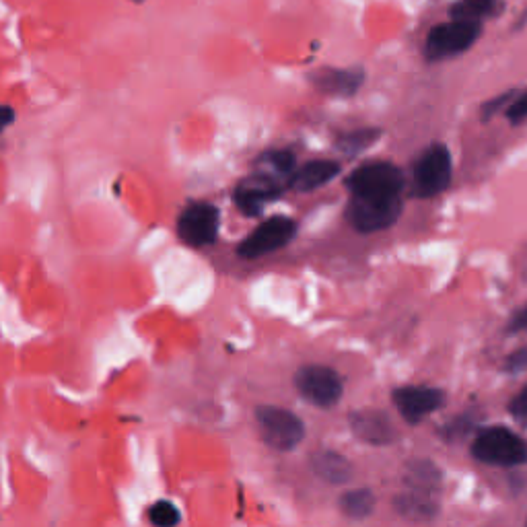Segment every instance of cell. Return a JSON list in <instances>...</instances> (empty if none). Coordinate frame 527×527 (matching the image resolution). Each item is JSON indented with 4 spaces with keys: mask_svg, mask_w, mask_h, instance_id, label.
<instances>
[{
    "mask_svg": "<svg viewBox=\"0 0 527 527\" xmlns=\"http://www.w3.org/2000/svg\"><path fill=\"white\" fill-rule=\"evenodd\" d=\"M451 155L445 145H431L423 151L412 169V194L416 198H433L449 188Z\"/></svg>",
    "mask_w": 527,
    "mask_h": 527,
    "instance_id": "cell-3",
    "label": "cell"
},
{
    "mask_svg": "<svg viewBox=\"0 0 527 527\" xmlns=\"http://www.w3.org/2000/svg\"><path fill=\"white\" fill-rule=\"evenodd\" d=\"M283 192V182H280L278 175L264 171V173H254L252 178L243 180L237 190H235V204L243 215L256 217L262 213V208L266 202L274 200Z\"/></svg>",
    "mask_w": 527,
    "mask_h": 527,
    "instance_id": "cell-11",
    "label": "cell"
},
{
    "mask_svg": "<svg viewBox=\"0 0 527 527\" xmlns=\"http://www.w3.org/2000/svg\"><path fill=\"white\" fill-rule=\"evenodd\" d=\"M525 527H527V523H525Z\"/></svg>",
    "mask_w": 527,
    "mask_h": 527,
    "instance_id": "cell-30",
    "label": "cell"
},
{
    "mask_svg": "<svg viewBox=\"0 0 527 527\" xmlns=\"http://www.w3.org/2000/svg\"><path fill=\"white\" fill-rule=\"evenodd\" d=\"M402 213V198L367 200L350 196L346 219L359 233H375L392 227Z\"/></svg>",
    "mask_w": 527,
    "mask_h": 527,
    "instance_id": "cell-7",
    "label": "cell"
},
{
    "mask_svg": "<svg viewBox=\"0 0 527 527\" xmlns=\"http://www.w3.org/2000/svg\"><path fill=\"white\" fill-rule=\"evenodd\" d=\"M507 118L511 124H521L527 120V91L517 93L513 103L507 108Z\"/></svg>",
    "mask_w": 527,
    "mask_h": 527,
    "instance_id": "cell-24",
    "label": "cell"
},
{
    "mask_svg": "<svg viewBox=\"0 0 527 527\" xmlns=\"http://www.w3.org/2000/svg\"><path fill=\"white\" fill-rule=\"evenodd\" d=\"M472 455L488 466L513 468L527 464V443L505 427H486L476 433Z\"/></svg>",
    "mask_w": 527,
    "mask_h": 527,
    "instance_id": "cell-2",
    "label": "cell"
},
{
    "mask_svg": "<svg viewBox=\"0 0 527 527\" xmlns=\"http://www.w3.org/2000/svg\"><path fill=\"white\" fill-rule=\"evenodd\" d=\"M480 38V25L466 21H447L435 25L425 42V56L431 62L447 60L466 52Z\"/></svg>",
    "mask_w": 527,
    "mask_h": 527,
    "instance_id": "cell-5",
    "label": "cell"
},
{
    "mask_svg": "<svg viewBox=\"0 0 527 527\" xmlns=\"http://www.w3.org/2000/svg\"><path fill=\"white\" fill-rule=\"evenodd\" d=\"M149 519L157 527H175L180 523V511L169 501H159L151 507Z\"/></svg>",
    "mask_w": 527,
    "mask_h": 527,
    "instance_id": "cell-22",
    "label": "cell"
},
{
    "mask_svg": "<svg viewBox=\"0 0 527 527\" xmlns=\"http://www.w3.org/2000/svg\"><path fill=\"white\" fill-rule=\"evenodd\" d=\"M509 412L519 425L527 427V385L509 402Z\"/></svg>",
    "mask_w": 527,
    "mask_h": 527,
    "instance_id": "cell-25",
    "label": "cell"
},
{
    "mask_svg": "<svg viewBox=\"0 0 527 527\" xmlns=\"http://www.w3.org/2000/svg\"><path fill=\"white\" fill-rule=\"evenodd\" d=\"M340 509L350 519H365L375 509V495L369 488L348 490V493L342 495L340 499Z\"/></svg>",
    "mask_w": 527,
    "mask_h": 527,
    "instance_id": "cell-19",
    "label": "cell"
},
{
    "mask_svg": "<svg viewBox=\"0 0 527 527\" xmlns=\"http://www.w3.org/2000/svg\"><path fill=\"white\" fill-rule=\"evenodd\" d=\"M527 369V348H519L507 359L505 371L507 373H521Z\"/></svg>",
    "mask_w": 527,
    "mask_h": 527,
    "instance_id": "cell-26",
    "label": "cell"
},
{
    "mask_svg": "<svg viewBox=\"0 0 527 527\" xmlns=\"http://www.w3.org/2000/svg\"><path fill=\"white\" fill-rule=\"evenodd\" d=\"M178 235L192 248L210 245L219 235V210L208 202H194L184 208L178 221Z\"/></svg>",
    "mask_w": 527,
    "mask_h": 527,
    "instance_id": "cell-9",
    "label": "cell"
},
{
    "mask_svg": "<svg viewBox=\"0 0 527 527\" xmlns=\"http://www.w3.org/2000/svg\"><path fill=\"white\" fill-rule=\"evenodd\" d=\"M295 233H297V223L293 219L272 217L245 237V241L237 248V254L245 260L262 258L289 245Z\"/></svg>",
    "mask_w": 527,
    "mask_h": 527,
    "instance_id": "cell-8",
    "label": "cell"
},
{
    "mask_svg": "<svg viewBox=\"0 0 527 527\" xmlns=\"http://www.w3.org/2000/svg\"><path fill=\"white\" fill-rule=\"evenodd\" d=\"M13 120H15V114L9 105H0V132H3L9 124H13Z\"/></svg>",
    "mask_w": 527,
    "mask_h": 527,
    "instance_id": "cell-29",
    "label": "cell"
},
{
    "mask_svg": "<svg viewBox=\"0 0 527 527\" xmlns=\"http://www.w3.org/2000/svg\"><path fill=\"white\" fill-rule=\"evenodd\" d=\"M338 173L340 165L336 161H309L293 171L289 186L297 192H313L332 182Z\"/></svg>",
    "mask_w": 527,
    "mask_h": 527,
    "instance_id": "cell-14",
    "label": "cell"
},
{
    "mask_svg": "<svg viewBox=\"0 0 527 527\" xmlns=\"http://www.w3.org/2000/svg\"><path fill=\"white\" fill-rule=\"evenodd\" d=\"M503 11V0H460L458 5L449 9V17L453 21L466 23H482L486 19H493Z\"/></svg>",
    "mask_w": 527,
    "mask_h": 527,
    "instance_id": "cell-17",
    "label": "cell"
},
{
    "mask_svg": "<svg viewBox=\"0 0 527 527\" xmlns=\"http://www.w3.org/2000/svg\"><path fill=\"white\" fill-rule=\"evenodd\" d=\"M406 488L416 490V493H425V495H437L441 488V472L435 464L420 460L410 464L406 472Z\"/></svg>",
    "mask_w": 527,
    "mask_h": 527,
    "instance_id": "cell-18",
    "label": "cell"
},
{
    "mask_svg": "<svg viewBox=\"0 0 527 527\" xmlns=\"http://www.w3.org/2000/svg\"><path fill=\"white\" fill-rule=\"evenodd\" d=\"M392 400L406 423L418 425L420 420L443 408L445 394L437 388H427V385H404V388L394 390Z\"/></svg>",
    "mask_w": 527,
    "mask_h": 527,
    "instance_id": "cell-10",
    "label": "cell"
},
{
    "mask_svg": "<svg viewBox=\"0 0 527 527\" xmlns=\"http://www.w3.org/2000/svg\"><path fill=\"white\" fill-rule=\"evenodd\" d=\"M474 425V418L472 416H460V418H455L451 427L447 429V435L449 437H460V435H466Z\"/></svg>",
    "mask_w": 527,
    "mask_h": 527,
    "instance_id": "cell-27",
    "label": "cell"
},
{
    "mask_svg": "<svg viewBox=\"0 0 527 527\" xmlns=\"http://www.w3.org/2000/svg\"><path fill=\"white\" fill-rule=\"evenodd\" d=\"M311 468L322 480L330 484H346L353 478V466L336 451H318L313 453Z\"/></svg>",
    "mask_w": 527,
    "mask_h": 527,
    "instance_id": "cell-15",
    "label": "cell"
},
{
    "mask_svg": "<svg viewBox=\"0 0 527 527\" xmlns=\"http://www.w3.org/2000/svg\"><path fill=\"white\" fill-rule=\"evenodd\" d=\"M350 196L367 200L400 198L404 190V173L388 161H373L357 167L346 178Z\"/></svg>",
    "mask_w": 527,
    "mask_h": 527,
    "instance_id": "cell-1",
    "label": "cell"
},
{
    "mask_svg": "<svg viewBox=\"0 0 527 527\" xmlns=\"http://www.w3.org/2000/svg\"><path fill=\"white\" fill-rule=\"evenodd\" d=\"M311 81H313L315 87H318L326 95L350 97V95H355L361 89V85L365 81V75H363V70H359V68H353V70L324 68V70H320V73H315L311 77Z\"/></svg>",
    "mask_w": 527,
    "mask_h": 527,
    "instance_id": "cell-13",
    "label": "cell"
},
{
    "mask_svg": "<svg viewBox=\"0 0 527 527\" xmlns=\"http://www.w3.org/2000/svg\"><path fill=\"white\" fill-rule=\"evenodd\" d=\"M509 332L513 334L527 332V305H523L519 311L513 313V318L509 320Z\"/></svg>",
    "mask_w": 527,
    "mask_h": 527,
    "instance_id": "cell-28",
    "label": "cell"
},
{
    "mask_svg": "<svg viewBox=\"0 0 527 527\" xmlns=\"http://www.w3.org/2000/svg\"><path fill=\"white\" fill-rule=\"evenodd\" d=\"M515 97H517V91H507V93H503V95H499V97H493L490 101H486V103L482 105V108H480L482 120H488L490 116H495V114L503 108V105H507V103L511 105Z\"/></svg>",
    "mask_w": 527,
    "mask_h": 527,
    "instance_id": "cell-23",
    "label": "cell"
},
{
    "mask_svg": "<svg viewBox=\"0 0 527 527\" xmlns=\"http://www.w3.org/2000/svg\"><path fill=\"white\" fill-rule=\"evenodd\" d=\"M394 505L404 517L414 519V521H429L439 511L437 499L433 495L416 493V490H408V488H406V493L396 497Z\"/></svg>",
    "mask_w": 527,
    "mask_h": 527,
    "instance_id": "cell-16",
    "label": "cell"
},
{
    "mask_svg": "<svg viewBox=\"0 0 527 527\" xmlns=\"http://www.w3.org/2000/svg\"><path fill=\"white\" fill-rule=\"evenodd\" d=\"M256 423L264 443L276 451H291L305 437V427L301 423V418L285 408H276V406L256 408Z\"/></svg>",
    "mask_w": 527,
    "mask_h": 527,
    "instance_id": "cell-4",
    "label": "cell"
},
{
    "mask_svg": "<svg viewBox=\"0 0 527 527\" xmlns=\"http://www.w3.org/2000/svg\"><path fill=\"white\" fill-rule=\"evenodd\" d=\"M381 136V130L377 128H363V130H353L346 132L336 140V147L346 153V155H359L367 151L375 140Z\"/></svg>",
    "mask_w": 527,
    "mask_h": 527,
    "instance_id": "cell-20",
    "label": "cell"
},
{
    "mask_svg": "<svg viewBox=\"0 0 527 527\" xmlns=\"http://www.w3.org/2000/svg\"><path fill=\"white\" fill-rule=\"evenodd\" d=\"M262 165H266L270 173L289 182L295 171V155L291 151H270L262 157Z\"/></svg>",
    "mask_w": 527,
    "mask_h": 527,
    "instance_id": "cell-21",
    "label": "cell"
},
{
    "mask_svg": "<svg viewBox=\"0 0 527 527\" xmlns=\"http://www.w3.org/2000/svg\"><path fill=\"white\" fill-rule=\"evenodd\" d=\"M295 385L299 394L313 406L332 408L340 402L344 394L342 377L324 365L301 367L295 375Z\"/></svg>",
    "mask_w": 527,
    "mask_h": 527,
    "instance_id": "cell-6",
    "label": "cell"
},
{
    "mask_svg": "<svg viewBox=\"0 0 527 527\" xmlns=\"http://www.w3.org/2000/svg\"><path fill=\"white\" fill-rule=\"evenodd\" d=\"M350 431L369 445H390L396 439L392 418L381 410H357L350 414Z\"/></svg>",
    "mask_w": 527,
    "mask_h": 527,
    "instance_id": "cell-12",
    "label": "cell"
}]
</instances>
